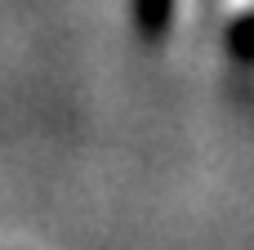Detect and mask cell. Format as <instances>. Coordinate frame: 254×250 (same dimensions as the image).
I'll list each match as a JSON object with an SVG mask.
<instances>
[{
  "mask_svg": "<svg viewBox=\"0 0 254 250\" xmlns=\"http://www.w3.org/2000/svg\"><path fill=\"white\" fill-rule=\"evenodd\" d=\"M174 22V0H134V27L143 40H165Z\"/></svg>",
  "mask_w": 254,
  "mask_h": 250,
  "instance_id": "1",
  "label": "cell"
},
{
  "mask_svg": "<svg viewBox=\"0 0 254 250\" xmlns=\"http://www.w3.org/2000/svg\"><path fill=\"white\" fill-rule=\"evenodd\" d=\"M228 54L237 63H254V9L241 13L232 27H228Z\"/></svg>",
  "mask_w": 254,
  "mask_h": 250,
  "instance_id": "2",
  "label": "cell"
}]
</instances>
